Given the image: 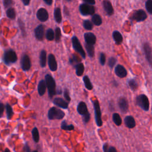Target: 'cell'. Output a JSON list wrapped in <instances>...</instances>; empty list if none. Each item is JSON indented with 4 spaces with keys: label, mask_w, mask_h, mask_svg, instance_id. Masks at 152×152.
Returning a JSON list of instances; mask_svg holds the SVG:
<instances>
[{
    "label": "cell",
    "mask_w": 152,
    "mask_h": 152,
    "mask_svg": "<svg viewBox=\"0 0 152 152\" xmlns=\"http://www.w3.org/2000/svg\"><path fill=\"white\" fill-rule=\"evenodd\" d=\"M45 81L48 88L49 97L52 98L56 94L55 80L50 74H48L45 77Z\"/></svg>",
    "instance_id": "1"
},
{
    "label": "cell",
    "mask_w": 152,
    "mask_h": 152,
    "mask_svg": "<svg viewBox=\"0 0 152 152\" xmlns=\"http://www.w3.org/2000/svg\"><path fill=\"white\" fill-rule=\"evenodd\" d=\"M2 60L6 65H10L11 64H14L17 61V55L14 50L9 49L4 52Z\"/></svg>",
    "instance_id": "2"
},
{
    "label": "cell",
    "mask_w": 152,
    "mask_h": 152,
    "mask_svg": "<svg viewBox=\"0 0 152 152\" xmlns=\"http://www.w3.org/2000/svg\"><path fill=\"white\" fill-rule=\"evenodd\" d=\"M65 115V112L56 107H52L49 109L48 113V116L50 120H60L64 118Z\"/></svg>",
    "instance_id": "3"
},
{
    "label": "cell",
    "mask_w": 152,
    "mask_h": 152,
    "mask_svg": "<svg viewBox=\"0 0 152 152\" xmlns=\"http://www.w3.org/2000/svg\"><path fill=\"white\" fill-rule=\"evenodd\" d=\"M136 104L144 111H148L150 107V103L147 96L145 94H140L136 97Z\"/></svg>",
    "instance_id": "4"
},
{
    "label": "cell",
    "mask_w": 152,
    "mask_h": 152,
    "mask_svg": "<svg viewBox=\"0 0 152 152\" xmlns=\"http://www.w3.org/2000/svg\"><path fill=\"white\" fill-rule=\"evenodd\" d=\"M92 103H93V107L94 110V116H95L96 123L98 126H101L103 124V122L102 119V112L100 110L99 102L97 100V99H95L92 100Z\"/></svg>",
    "instance_id": "5"
},
{
    "label": "cell",
    "mask_w": 152,
    "mask_h": 152,
    "mask_svg": "<svg viewBox=\"0 0 152 152\" xmlns=\"http://www.w3.org/2000/svg\"><path fill=\"white\" fill-rule=\"evenodd\" d=\"M79 11L83 16H88L94 14L95 8L93 5H90L86 3L81 4L79 6Z\"/></svg>",
    "instance_id": "6"
},
{
    "label": "cell",
    "mask_w": 152,
    "mask_h": 152,
    "mask_svg": "<svg viewBox=\"0 0 152 152\" xmlns=\"http://www.w3.org/2000/svg\"><path fill=\"white\" fill-rule=\"evenodd\" d=\"M71 41H72V45L73 49L77 53H78L83 59H85L86 58V52H84V50L83 49V48L81 46V44L80 40H78V39L77 38V37L75 36H72V39H71Z\"/></svg>",
    "instance_id": "7"
},
{
    "label": "cell",
    "mask_w": 152,
    "mask_h": 152,
    "mask_svg": "<svg viewBox=\"0 0 152 152\" xmlns=\"http://www.w3.org/2000/svg\"><path fill=\"white\" fill-rule=\"evenodd\" d=\"M147 17L146 12L142 10H135L132 12L130 16L131 20L135 21L136 22H141L144 21Z\"/></svg>",
    "instance_id": "8"
},
{
    "label": "cell",
    "mask_w": 152,
    "mask_h": 152,
    "mask_svg": "<svg viewBox=\"0 0 152 152\" xmlns=\"http://www.w3.org/2000/svg\"><path fill=\"white\" fill-rule=\"evenodd\" d=\"M20 64H21V67L22 69L24 71H28L30 68H31V61L30 57L27 55V54H24L21 58V61H20Z\"/></svg>",
    "instance_id": "9"
},
{
    "label": "cell",
    "mask_w": 152,
    "mask_h": 152,
    "mask_svg": "<svg viewBox=\"0 0 152 152\" xmlns=\"http://www.w3.org/2000/svg\"><path fill=\"white\" fill-rule=\"evenodd\" d=\"M143 49L147 62L150 66H152V49L149 43H145L143 45Z\"/></svg>",
    "instance_id": "10"
},
{
    "label": "cell",
    "mask_w": 152,
    "mask_h": 152,
    "mask_svg": "<svg viewBox=\"0 0 152 152\" xmlns=\"http://www.w3.org/2000/svg\"><path fill=\"white\" fill-rule=\"evenodd\" d=\"M36 17L40 21L45 22L49 18V14L45 8H40L36 12Z\"/></svg>",
    "instance_id": "11"
},
{
    "label": "cell",
    "mask_w": 152,
    "mask_h": 152,
    "mask_svg": "<svg viewBox=\"0 0 152 152\" xmlns=\"http://www.w3.org/2000/svg\"><path fill=\"white\" fill-rule=\"evenodd\" d=\"M34 36L38 40H43L45 37V26L40 24L34 29Z\"/></svg>",
    "instance_id": "12"
},
{
    "label": "cell",
    "mask_w": 152,
    "mask_h": 152,
    "mask_svg": "<svg viewBox=\"0 0 152 152\" xmlns=\"http://www.w3.org/2000/svg\"><path fill=\"white\" fill-rule=\"evenodd\" d=\"M48 64L49 69L52 71H55L58 68V65H57V62L55 58V56L52 54L50 53L48 55Z\"/></svg>",
    "instance_id": "13"
},
{
    "label": "cell",
    "mask_w": 152,
    "mask_h": 152,
    "mask_svg": "<svg viewBox=\"0 0 152 152\" xmlns=\"http://www.w3.org/2000/svg\"><path fill=\"white\" fill-rule=\"evenodd\" d=\"M84 38L86 44L90 45H93L96 42V36L91 32L85 33L84 34Z\"/></svg>",
    "instance_id": "14"
},
{
    "label": "cell",
    "mask_w": 152,
    "mask_h": 152,
    "mask_svg": "<svg viewBox=\"0 0 152 152\" xmlns=\"http://www.w3.org/2000/svg\"><path fill=\"white\" fill-rule=\"evenodd\" d=\"M115 74L119 78H124L127 75L126 69L121 65H118L115 68Z\"/></svg>",
    "instance_id": "15"
},
{
    "label": "cell",
    "mask_w": 152,
    "mask_h": 152,
    "mask_svg": "<svg viewBox=\"0 0 152 152\" xmlns=\"http://www.w3.org/2000/svg\"><path fill=\"white\" fill-rule=\"evenodd\" d=\"M53 103L62 109H67L68 107V103L61 97H55L53 100Z\"/></svg>",
    "instance_id": "16"
},
{
    "label": "cell",
    "mask_w": 152,
    "mask_h": 152,
    "mask_svg": "<svg viewBox=\"0 0 152 152\" xmlns=\"http://www.w3.org/2000/svg\"><path fill=\"white\" fill-rule=\"evenodd\" d=\"M118 106L122 112L123 113L126 112L129 107L128 102L126 99L125 97H121L118 100Z\"/></svg>",
    "instance_id": "17"
},
{
    "label": "cell",
    "mask_w": 152,
    "mask_h": 152,
    "mask_svg": "<svg viewBox=\"0 0 152 152\" xmlns=\"http://www.w3.org/2000/svg\"><path fill=\"white\" fill-rule=\"evenodd\" d=\"M102 5L104 11L108 15H112L113 14V8L110 1L106 0L103 1L102 2Z\"/></svg>",
    "instance_id": "18"
},
{
    "label": "cell",
    "mask_w": 152,
    "mask_h": 152,
    "mask_svg": "<svg viewBox=\"0 0 152 152\" xmlns=\"http://www.w3.org/2000/svg\"><path fill=\"white\" fill-rule=\"evenodd\" d=\"M77 112L81 116H83L88 112L87 104L84 102H80L78 103L77 107Z\"/></svg>",
    "instance_id": "19"
},
{
    "label": "cell",
    "mask_w": 152,
    "mask_h": 152,
    "mask_svg": "<svg viewBox=\"0 0 152 152\" xmlns=\"http://www.w3.org/2000/svg\"><path fill=\"white\" fill-rule=\"evenodd\" d=\"M125 126L128 128H133L135 126V121L132 116H126L124 119Z\"/></svg>",
    "instance_id": "20"
},
{
    "label": "cell",
    "mask_w": 152,
    "mask_h": 152,
    "mask_svg": "<svg viewBox=\"0 0 152 152\" xmlns=\"http://www.w3.org/2000/svg\"><path fill=\"white\" fill-rule=\"evenodd\" d=\"M46 84L45 80H40L37 86V91L39 96H42L44 95L46 92Z\"/></svg>",
    "instance_id": "21"
},
{
    "label": "cell",
    "mask_w": 152,
    "mask_h": 152,
    "mask_svg": "<svg viewBox=\"0 0 152 152\" xmlns=\"http://www.w3.org/2000/svg\"><path fill=\"white\" fill-rule=\"evenodd\" d=\"M46 61H47L46 52L45 50H42L40 52V55H39V62H40V65L41 67L44 68L46 66Z\"/></svg>",
    "instance_id": "22"
},
{
    "label": "cell",
    "mask_w": 152,
    "mask_h": 152,
    "mask_svg": "<svg viewBox=\"0 0 152 152\" xmlns=\"http://www.w3.org/2000/svg\"><path fill=\"white\" fill-rule=\"evenodd\" d=\"M53 16L55 21L57 23H61L62 21V13L59 7H56L54 9Z\"/></svg>",
    "instance_id": "23"
},
{
    "label": "cell",
    "mask_w": 152,
    "mask_h": 152,
    "mask_svg": "<svg viewBox=\"0 0 152 152\" xmlns=\"http://www.w3.org/2000/svg\"><path fill=\"white\" fill-rule=\"evenodd\" d=\"M112 36L116 44L119 45L122 42L123 37L121 33L118 31H114L112 33Z\"/></svg>",
    "instance_id": "24"
},
{
    "label": "cell",
    "mask_w": 152,
    "mask_h": 152,
    "mask_svg": "<svg viewBox=\"0 0 152 152\" xmlns=\"http://www.w3.org/2000/svg\"><path fill=\"white\" fill-rule=\"evenodd\" d=\"M75 73L77 76H82L84 71V64L81 62H80L77 64H76L75 66Z\"/></svg>",
    "instance_id": "25"
},
{
    "label": "cell",
    "mask_w": 152,
    "mask_h": 152,
    "mask_svg": "<svg viewBox=\"0 0 152 152\" xmlns=\"http://www.w3.org/2000/svg\"><path fill=\"white\" fill-rule=\"evenodd\" d=\"M91 22L95 26H100L102 23V17L97 14H94L91 16Z\"/></svg>",
    "instance_id": "26"
},
{
    "label": "cell",
    "mask_w": 152,
    "mask_h": 152,
    "mask_svg": "<svg viewBox=\"0 0 152 152\" xmlns=\"http://www.w3.org/2000/svg\"><path fill=\"white\" fill-rule=\"evenodd\" d=\"M83 80L84 84V86L86 87V88L88 90H91L93 89V84L89 78V77L87 75H84L83 78Z\"/></svg>",
    "instance_id": "27"
},
{
    "label": "cell",
    "mask_w": 152,
    "mask_h": 152,
    "mask_svg": "<svg viewBox=\"0 0 152 152\" xmlns=\"http://www.w3.org/2000/svg\"><path fill=\"white\" fill-rule=\"evenodd\" d=\"M6 15L8 18L14 20L16 17V12L13 7H11L6 10Z\"/></svg>",
    "instance_id": "28"
},
{
    "label": "cell",
    "mask_w": 152,
    "mask_h": 152,
    "mask_svg": "<svg viewBox=\"0 0 152 152\" xmlns=\"http://www.w3.org/2000/svg\"><path fill=\"white\" fill-rule=\"evenodd\" d=\"M86 50L88 54V56L90 58H93L94 56V48L93 45H90L86 44L85 45Z\"/></svg>",
    "instance_id": "29"
},
{
    "label": "cell",
    "mask_w": 152,
    "mask_h": 152,
    "mask_svg": "<svg viewBox=\"0 0 152 152\" xmlns=\"http://www.w3.org/2000/svg\"><path fill=\"white\" fill-rule=\"evenodd\" d=\"M61 128L62 129L65 131H72L74 129V126L72 124H67L66 121H63L61 125Z\"/></svg>",
    "instance_id": "30"
},
{
    "label": "cell",
    "mask_w": 152,
    "mask_h": 152,
    "mask_svg": "<svg viewBox=\"0 0 152 152\" xmlns=\"http://www.w3.org/2000/svg\"><path fill=\"white\" fill-rule=\"evenodd\" d=\"M5 109H6V113H7V118L8 120H10L12 117L14 115V112H13V109L12 108V107L8 104L7 103L5 105Z\"/></svg>",
    "instance_id": "31"
},
{
    "label": "cell",
    "mask_w": 152,
    "mask_h": 152,
    "mask_svg": "<svg viewBox=\"0 0 152 152\" xmlns=\"http://www.w3.org/2000/svg\"><path fill=\"white\" fill-rule=\"evenodd\" d=\"M46 38L49 41H52L55 39V31L52 28H48L45 33Z\"/></svg>",
    "instance_id": "32"
},
{
    "label": "cell",
    "mask_w": 152,
    "mask_h": 152,
    "mask_svg": "<svg viewBox=\"0 0 152 152\" xmlns=\"http://www.w3.org/2000/svg\"><path fill=\"white\" fill-rule=\"evenodd\" d=\"M112 120L113 122L117 126H120L122 124V119L120 115L117 113H114L112 115Z\"/></svg>",
    "instance_id": "33"
},
{
    "label": "cell",
    "mask_w": 152,
    "mask_h": 152,
    "mask_svg": "<svg viewBox=\"0 0 152 152\" xmlns=\"http://www.w3.org/2000/svg\"><path fill=\"white\" fill-rule=\"evenodd\" d=\"M31 134H32V137L35 142H38L39 141L40 139V136H39V133L38 129L36 127H34L32 131H31Z\"/></svg>",
    "instance_id": "34"
},
{
    "label": "cell",
    "mask_w": 152,
    "mask_h": 152,
    "mask_svg": "<svg viewBox=\"0 0 152 152\" xmlns=\"http://www.w3.org/2000/svg\"><path fill=\"white\" fill-rule=\"evenodd\" d=\"M103 152H118L116 148L113 146H109L107 143H105L103 145Z\"/></svg>",
    "instance_id": "35"
},
{
    "label": "cell",
    "mask_w": 152,
    "mask_h": 152,
    "mask_svg": "<svg viewBox=\"0 0 152 152\" xmlns=\"http://www.w3.org/2000/svg\"><path fill=\"white\" fill-rule=\"evenodd\" d=\"M83 26L86 30H91L93 28V24L88 20H84L83 22Z\"/></svg>",
    "instance_id": "36"
},
{
    "label": "cell",
    "mask_w": 152,
    "mask_h": 152,
    "mask_svg": "<svg viewBox=\"0 0 152 152\" xmlns=\"http://www.w3.org/2000/svg\"><path fill=\"white\" fill-rule=\"evenodd\" d=\"M128 85L129 87H130V88L132 90V91H135L137 89L138 86V83L136 81V80L135 79H131L129 80L128 81Z\"/></svg>",
    "instance_id": "37"
},
{
    "label": "cell",
    "mask_w": 152,
    "mask_h": 152,
    "mask_svg": "<svg viewBox=\"0 0 152 152\" xmlns=\"http://www.w3.org/2000/svg\"><path fill=\"white\" fill-rule=\"evenodd\" d=\"M61 38V31L59 27H56L55 29V40L56 42H59Z\"/></svg>",
    "instance_id": "38"
},
{
    "label": "cell",
    "mask_w": 152,
    "mask_h": 152,
    "mask_svg": "<svg viewBox=\"0 0 152 152\" xmlns=\"http://www.w3.org/2000/svg\"><path fill=\"white\" fill-rule=\"evenodd\" d=\"M80 61V59L78 58V57L77 55L74 54H72L71 57L69 58V63L72 65H74L75 63H77V64L80 63L79 62Z\"/></svg>",
    "instance_id": "39"
},
{
    "label": "cell",
    "mask_w": 152,
    "mask_h": 152,
    "mask_svg": "<svg viewBox=\"0 0 152 152\" xmlns=\"http://www.w3.org/2000/svg\"><path fill=\"white\" fill-rule=\"evenodd\" d=\"M145 8L150 14H152V0H148L145 2Z\"/></svg>",
    "instance_id": "40"
},
{
    "label": "cell",
    "mask_w": 152,
    "mask_h": 152,
    "mask_svg": "<svg viewBox=\"0 0 152 152\" xmlns=\"http://www.w3.org/2000/svg\"><path fill=\"white\" fill-rule=\"evenodd\" d=\"M18 26H19V27L20 28V30H21V32H22L23 35L24 36H25V33H26L25 26H24V24L23 21L20 18L18 19Z\"/></svg>",
    "instance_id": "41"
},
{
    "label": "cell",
    "mask_w": 152,
    "mask_h": 152,
    "mask_svg": "<svg viewBox=\"0 0 152 152\" xmlns=\"http://www.w3.org/2000/svg\"><path fill=\"white\" fill-rule=\"evenodd\" d=\"M14 4V2L12 0H4L3 1V5L5 8H10L11 7L12 5Z\"/></svg>",
    "instance_id": "42"
},
{
    "label": "cell",
    "mask_w": 152,
    "mask_h": 152,
    "mask_svg": "<svg viewBox=\"0 0 152 152\" xmlns=\"http://www.w3.org/2000/svg\"><path fill=\"white\" fill-rule=\"evenodd\" d=\"M116 62V59L115 58V57H110L109 59V61H108V65L112 69L113 68L114 65H115Z\"/></svg>",
    "instance_id": "43"
},
{
    "label": "cell",
    "mask_w": 152,
    "mask_h": 152,
    "mask_svg": "<svg viewBox=\"0 0 152 152\" xmlns=\"http://www.w3.org/2000/svg\"><path fill=\"white\" fill-rule=\"evenodd\" d=\"M99 62L102 65H104L106 63V56L104 53L101 52L99 56Z\"/></svg>",
    "instance_id": "44"
},
{
    "label": "cell",
    "mask_w": 152,
    "mask_h": 152,
    "mask_svg": "<svg viewBox=\"0 0 152 152\" xmlns=\"http://www.w3.org/2000/svg\"><path fill=\"white\" fill-rule=\"evenodd\" d=\"M64 96L65 99L67 101V102H70L71 101V97L69 96V92L68 91V90L67 88H65L64 90Z\"/></svg>",
    "instance_id": "45"
},
{
    "label": "cell",
    "mask_w": 152,
    "mask_h": 152,
    "mask_svg": "<svg viewBox=\"0 0 152 152\" xmlns=\"http://www.w3.org/2000/svg\"><path fill=\"white\" fill-rule=\"evenodd\" d=\"M82 119H83V122L86 124L87 123H88L90 119V114L89 112L87 113L86 114H85L84 115L82 116Z\"/></svg>",
    "instance_id": "46"
},
{
    "label": "cell",
    "mask_w": 152,
    "mask_h": 152,
    "mask_svg": "<svg viewBox=\"0 0 152 152\" xmlns=\"http://www.w3.org/2000/svg\"><path fill=\"white\" fill-rule=\"evenodd\" d=\"M4 109H5L4 104L2 103H0V118H1L3 116Z\"/></svg>",
    "instance_id": "47"
},
{
    "label": "cell",
    "mask_w": 152,
    "mask_h": 152,
    "mask_svg": "<svg viewBox=\"0 0 152 152\" xmlns=\"http://www.w3.org/2000/svg\"><path fill=\"white\" fill-rule=\"evenodd\" d=\"M84 3H86L87 4H88V5H93L95 4L96 2L94 0H91V1H87V0H84L83 1Z\"/></svg>",
    "instance_id": "48"
},
{
    "label": "cell",
    "mask_w": 152,
    "mask_h": 152,
    "mask_svg": "<svg viewBox=\"0 0 152 152\" xmlns=\"http://www.w3.org/2000/svg\"><path fill=\"white\" fill-rule=\"evenodd\" d=\"M24 152H31L30 147L27 145V144H25L24 147Z\"/></svg>",
    "instance_id": "49"
},
{
    "label": "cell",
    "mask_w": 152,
    "mask_h": 152,
    "mask_svg": "<svg viewBox=\"0 0 152 152\" xmlns=\"http://www.w3.org/2000/svg\"><path fill=\"white\" fill-rule=\"evenodd\" d=\"M44 2L46 3L48 5H51L53 3V1L52 0H43Z\"/></svg>",
    "instance_id": "50"
},
{
    "label": "cell",
    "mask_w": 152,
    "mask_h": 152,
    "mask_svg": "<svg viewBox=\"0 0 152 152\" xmlns=\"http://www.w3.org/2000/svg\"><path fill=\"white\" fill-rule=\"evenodd\" d=\"M22 2L23 3V4L24 5H28V4H29V3H30V1L29 0H22Z\"/></svg>",
    "instance_id": "51"
},
{
    "label": "cell",
    "mask_w": 152,
    "mask_h": 152,
    "mask_svg": "<svg viewBox=\"0 0 152 152\" xmlns=\"http://www.w3.org/2000/svg\"><path fill=\"white\" fill-rule=\"evenodd\" d=\"M64 12H65V15H69V11L68 10V9L66 8V7H65L64 8Z\"/></svg>",
    "instance_id": "52"
},
{
    "label": "cell",
    "mask_w": 152,
    "mask_h": 152,
    "mask_svg": "<svg viewBox=\"0 0 152 152\" xmlns=\"http://www.w3.org/2000/svg\"><path fill=\"white\" fill-rule=\"evenodd\" d=\"M56 94H61V89H58V90H56Z\"/></svg>",
    "instance_id": "53"
},
{
    "label": "cell",
    "mask_w": 152,
    "mask_h": 152,
    "mask_svg": "<svg viewBox=\"0 0 152 152\" xmlns=\"http://www.w3.org/2000/svg\"><path fill=\"white\" fill-rule=\"evenodd\" d=\"M4 152H11V151L9 150V148H6L5 150V151H4Z\"/></svg>",
    "instance_id": "54"
},
{
    "label": "cell",
    "mask_w": 152,
    "mask_h": 152,
    "mask_svg": "<svg viewBox=\"0 0 152 152\" xmlns=\"http://www.w3.org/2000/svg\"><path fill=\"white\" fill-rule=\"evenodd\" d=\"M32 152H38L37 150H34V151H33Z\"/></svg>",
    "instance_id": "55"
}]
</instances>
